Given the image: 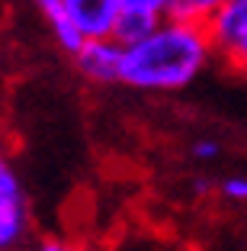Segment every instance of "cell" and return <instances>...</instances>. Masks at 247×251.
Returning a JSON list of instances; mask_svg holds the SVG:
<instances>
[{
    "instance_id": "6da1fadb",
    "label": "cell",
    "mask_w": 247,
    "mask_h": 251,
    "mask_svg": "<svg viewBox=\"0 0 247 251\" xmlns=\"http://www.w3.org/2000/svg\"><path fill=\"white\" fill-rule=\"evenodd\" d=\"M212 58L215 49L205 26L164 20L145 39L125 45L122 84L141 94H177L205 74Z\"/></svg>"
},
{
    "instance_id": "7a4b0ae2",
    "label": "cell",
    "mask_w": 247,
    "mask_h": 251,
    "mask_svg": "<svg viewBox=\"0 0 247 251\" xmlns=\"http://www.w3.org/2000/svg\"><path fill=\"white\" fill-rule=\"evenodd\" d=\"M215 58L241 71L247 65V0H225L205 23Z\"/></svg>"
},
{
    "instance_id": "3957f363",
    "label": "cell",
    "mask_w": 247,
    "mask_h": 251,
    "mask_svg": "<svg viewBox=\"0 0 247 251\" xmlns=\"http://www.w3.org/2000/svg\"><path fill=\"white\" fill-rule=\"evenodd\" d=\"M29 232V203L13 161L0 151V251H16Z\"/></svg>"
},
{
    "instance_id": "277c9868",
    "label": "cell",
    "mask_w": 247,
    "mask_h": 251,
    "mask_svg": "<svg viewBox=\"0 0 247 251\" xmlns=\"http://www.w3.org/2000/svg\"><path fill=\"white\" fill-rule=\"evenodd\" d=\"M119 0H61L58 10L74 29L84 36V42H96V39H116L119 29Z\"/></svg>"
},
{
    "instance_id": "5b68a950",
    "label": "cell",
    "mask_w": 247,
    "mask_h": 251,
    "mask_svg": "<svg viewBox=\"0 0 247 251\" xmlns=\"http://www.w3.org/2000/svg\"><path fill=\"white\" fill-rule=\"evenodd\" d=\"M122 55L125 45L119 39H96V42H84L77 55H74V68L84 81L90 84H122Z\"/></svg>"
},
{
    "instance_id": "8992f818",
    "label": "cell",
    "mask_w": 247,
    "mask_h": 251,
    "mask_svg": "<svg viewBox=\"0 0 247 251\" xmlns=\"http://www.w3.org/2000/svg\"><path fill=\"white\" fill-rule=\"evenodd\" d=\"M119 3H122V10H119L116 39L122 45L138 42V39H145L151 29H157L164 20H170L167 0H119Z\"/></svg>"
},
{
    "instance_id": "52a82bcc",
    "label": "cell",
    "mask_w": 247,
    "mask_h": 251,
    "mask_svg": "<svg viewBox=\"0 0 247 251\" xmlns=\"http://www.w3.org/2000/svg\"><path fill=\"white\" fill-rule=\"evenodd\" d=\"M222 3H225V0H167V13H170V20L205 26Z\"/></svg>"
},
{
    "instance_id": "ba28073f",
    "label": "cell",
    "mask_w": 247,
    "mask_h": 251,
    "mask_svg": "<svg viewBox=\"0 0 247 251\" xmlns=\"http://www.w3.org/2000/svg\"><path fill=\"white\" fill-rule=\"evenodd\" d=\"M218 193H222V200H228V203L244 206L247 203V174H228V177H222L218 180Z\"/></svg>"
},
{
    "instance_id": "9c48e42d",
    "label": "cell",
    "mask_w": 247,
    "mask_h": 251,
    "mask_svg": "<svg viewBox=\"0 0 247 251\" xmlns=\"http://www.w3.org/2000/svg\"><path fill=\"white\" fill-rule=\"evenodd\" d=\"M189 155L196 158V161L209 164V161H215V158L222 155V145H218V139H212V135H202V139H196L193 145H189Z\"/></svg>"
},
{
    "instance_id": "30bf717a",
    "label": "cell",
    "mask_w": 247,
    "mask_h": 251,
    "mask_svg": "<svg viewBox=\"0 0 247 251\" xmlns=\"http://www.w3.org/2000/svg\"><path fill=\"white\" fill-rule=\"evenodd\" d=\"M32 251H84L77 242L71 238H61V235H48V238H39V245Z\"/></svg>"
},
{
    "instance_id": "8fae6325",
    "label": "cell",
    "mask_w": 247,
    "mask_h": 251,
    "mask_svg": "<svg viewBox=\"0 0 247 251\" xmlns=\"http://www.w3.org/2000/svg\"><path fill=\"white\" fill-rule=\"evenodd\" d=\"M32 3H36V7L42 10V16H51L55 10H58V3H61V0H32Z\"/></svg>"
},
{
    "instance_id": "7c38bea8",
    "label": "cell",
    "mask_w": 247,
    "mask_h": 251,
    "mask_svg": "<svg viewBox=\"0 0 247 251\" xmlns=\"http://www.w3.org/2000/svg\"><path fill=\"white\" fill-rule=\"evenodd\" d=\"M193 190H196V193H205V190H212V184L205 177H196V180H193Z\"/></svg>"
},
{
    "instance_id": "4fadbf2b",
    "label": "cell",
    "mask_w": 247,
    "mask_h": 251,
    "mask_svg": "<svg viewBox=\"0 0 247 251\" xmlns=\"http://www.w3.org/2000/svg\"><path fill=\"white\" fill-rule=\"evenodd\" d=\"M238 74H244V77H247V65H244V68H241V71H238Z\"/></svg>"
}]
</instances>
